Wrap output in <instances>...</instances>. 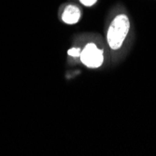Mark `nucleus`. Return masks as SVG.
Listing matches in <instances>:
<instances>
[{"label": "nucleus", "instance_id": "obj_3", "mask_svg": "<svg viewBox=\"0 0 156 156\" xmlns=\"http://www.w3.org/2000/svg\"><path fill=\"white\" fill-rule=\"evenodd\" d=\"M80 17V9L75 5H67L62 13V21L66 24H75L79 23Z\"/></svg>", "mask_w": 156, "mask_h": 156}, {"label": "nucleus", "instance_id": "obj_1", "mask_svg": "<svg viewBox=\"0 0 156 156\" xmlns=\"http://www.w3.org/2000/svg\"><path fill=\"white\" fill-rule=\"evenodd\" d=\"M131 22L126 13H118L110 21L107 30V43L111 51H120L129 36Z\"/></svg>", "mask_w": 156, "mask_h": 156}, {"label": "nucleus", "instance_id": "obj_2", "mask_svg": "<svg viewBox=\"0 0 156 156\" xmlns=\"http://www.w3.org/2000/svg\"><path fill=\"white\" fill-rule=\"evenodd\" d=\"M80 61L88 68H98L103 66L105 61L104 50L97 47L94 42H89L81 50Z\"/></svg>", "mask_w": 156, "mask_h": 156}, {"label": "nucleus", "instance_id": "obj_4", "mask_svg": "<svg viewBox=\"0 0 156 156\" xmlns=\"http://www.w3.org/2000/svg\"><path fill=\"white\" fill-rule=\"evenodd\" d=\"M80 52H81V49L80 48H71L67 51V54L72 56V57H80Z\"/></svg>", "mask_w": 156, "mask_h": 156}, {"label": "nucleus", "instance_id": "obj_5", "mask_svg": "<svg viewBox=\"0 0 156 156\" xmlns=\"http://www.w3.org/2000/svg\"><path fill=\"white\" fill-rule=\"evenodd\" d=\"M98 1V0H80V2L85 6V7H92L94 6L96 2Z\"/></svg>", "mask_w": 156, "mask_h": 156}]
</instances>
